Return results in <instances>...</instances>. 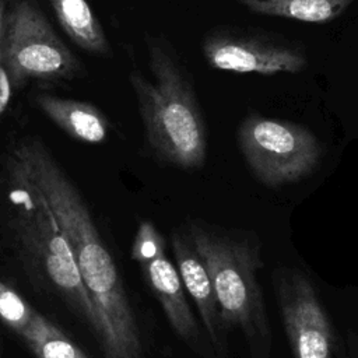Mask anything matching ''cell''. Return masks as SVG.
Returning a JSON list of instances; mask_svg holds the SVG:
<instances>
[{
  "mask_svg": "<svg viewBox=\"0 0 358 358\" xmlns=\"http://www.w3.org/2000/svg\"><path fill=\"white\" fill-rule=\"evenodd\" d=\"M13 162L42 194L71 248L95 312L103 358H144L140 326L117 266L78 190L36 141L22 143Z\"/></svg>",
  "mask_w": 358,
  "mask_h": 358,
  "instance_id": "cell-1",
  "label": "cell"
},
{
  "mask_svg": "<svg viewBox=\"0 0 358 358\" xmlns=\"http://www.w3.org/2000/svg\"><path fill=\"white\" fill-rule=\"evenodd\" d=\"M182 227L206 264L227 330L242 333L252 358H270L273 336L257 278L264 266L259 238L197 218Z\"/></svg>",
  "mask_w": 358,
  "mask_h": 358,
  "instance_id": "cell-2",
  "label": "cell"
},
{
  "mask_svg": "<svg viewBox=\"0 0 358 358\" xmlns=\"http://www.w3.org/2000/svg\"><path fill=\"white\" fill-rule=\"evenodd\" d=\"M152 80L130 74L147 143L164 162L183 169L203 166L207 127L183 64L158 39H148Z\"/></svg>",
  "mask_w": 358,
  "mask_h": 358,
  "instance_id": "cell-3",
  "label": "cell"
},
{
  "mask_svg": "<svg viewBox=\"0 0 358 358\" xmlns=\"http://www.w3.org/2000/svg\"><path fill=\"white\" fill-rule=\"evenodd\" d=\"M238 144L252 173L268 187L309 176L323 155L320 141L309 129L256 113L241 123Z\"/></svg>",
  "mask_w": 358,
  "mask_h": 358,
  "instance_id": "cell-4",
  "label": "cell"
},
{
  "mask_svg": "<svg viewBox=\"0 0 358 358\" xmlns=\"http://www.w3.org/2000/svg\"><path fill=\"white\" fill-rule=\"evenodd\" d=\"M13 200L17 207V228L21 238L42 259L45 270L56 287L96 331L95 312L81 281L74 255L59 228L49 206L35 186L11 161Z\"/></svg>",
  "mask_w": 358,
  "mask_h": 358,
  "instance_id": "cell-5",
  "label": "cell"
},
{
  "mask_svg": "<svg viewBox=\"0 0 358 358\" xmlns=\"http://www.w3.org/2000/svg\"><path fill=\"white\" fill-rule=\"evenodd\" d=\"M3 67L18 87L31 78H70L78 63L43 14L21 0L4 17Z\"/></svg>",
  "mask_w": 358,
  "mask_h": 358,
  "instance_id": "cell-6",
  "label": "cell"
},
{
  "mask_svg": "<svg viewBox=\"0 0 358 358\" xmlns=\"http://www.w3.org/2000/svg\"><path fill=\"white\" fill-rule=\"evenodd\" d=\"M131 256L138 262L144 278L176 337L200 358H217L192 309L178 268L166 256L165 238L152 222L143 221L138 225Z\"/></svg>",
  "mask_w": 358,
  "mask_h": 358,
  "instance_id": "cell-7",
  "label": "cell"
},
{
  "mask_svg": "<svg viewBox=\"0 0 358 358\" xmlns=\"http://www.w3.org/2000/svg\"><path fill=\"white\" fill-rule=\"evenodd\" d=\"M271 277L292 358H334V327L313 281L292 266L277 267Z\"/></svg>",
  "mask_w": 358,
  "mask_h": 358,
  "instance_id": "cell-8",
  "label": "cell"
},
{
  "mask_svg": "<svg viewBox=\"0 0 358 358\" xmlns=\"http://www.w3.org/2000/svg\"><path fill=\"white\" fill-rule=\"evenodd\" d=\"M201 50L213 69L239 74H292L308 63L298 42L239 27L211 29L201 42Z\"/></svg>",
  "mask_w": 358,
  "mask_h": 358,
  "instance_id": "cell-9",
  "label": "cell"
},
{
  "mask_svg": "<svg viewBox=\"0 0 358 358\" xmlns=\"http://www.w3.org/2000/svg\"><path fill=\"white\" fill-rule=\"evenodd\" d=\"M171 248L185 291L196 306L200 323L215 351L217 358H231L228 345L229 331L222 322L211 278L204 262L196 252L183 227L172 231Z\"/></svg>",
  "mask_w": 358,
  "mask_h": 358,
  "instance_id": "cell-10",
  "label": "cell"
},
{
  "mask_svg": "<svg viewBox=\"0 0 358 358\" xmlns=\"http://www.w3.org/2000/svg\"><path fill=\"white\" fill-rule=\"evenodd\" d=\"M36 103L52 122L76 140L99 144L108 137V122L92 103L50 94H39Z\"/></svg>",
  "mask_w": 358,
  "mask_h": 358,
  "instance_id": "cell-11",
  "label": "cell"
},
{
  "mask_svg": "<svg viewBox=\"0 0 358 358\" xmlns=\"http://www.w3.org/2000/svg\"><path fill=\"white\" fill-rule=\"evenodd\" d=\"M50 4L60 27L76 45L90 53H108L106 35L87 0H50Z\"/></svg>",
  "mask_w": 358,
  "mask_h": 358,
  "instance_id": "cell-12",
  "label": "cell"
},
{
  "mask_svg": "<svg viewBox=\"0 0 358 358\" xmlns=\"http://www.w3.org/2000/svg\"><path fill=\"white\" fill-rule=\"evenodd\" d=\"M248 10L302 22H329L340 17L355 0H238Z\"/></svg>",
  "mask_w": 358,
  "mask_h": 358,
  "instance_id": "cell-13",
  "label": "cell"
},
{
  "mask_svg": "<svg viewBox=\"0 0 358 358\" xmlns=\"http://www.w3.org/2000/svg\"><path fill=\"white\" fill-rule=\"evenodd\" d=\"M35 312L13 288L0 282V319L17 334L25 329Z\"/></svg>",
  "mask_w": 358,
  "mask_h": 358,
  "instance_id": "cell-14",
  "label": "cell"
},
{
  "mask_svg": "<svg viewBox=\"0 0 358 358\" xmlns=\"http://www.w3.org/2000/svg\"><path fill=\"white\" fill-rule=\"evenodd\" d=\"M34 354L38 358H90L60 329L46 338Z\"/></svg>",
  "mask_w": 358,
  "mask_h": 358,
  "instance_id": "cell-15",
  "label": "cell"
},
{
  "mask_svg": "<svg viewBox=\"0 0 358 358\" xmlns=\"http://www.w3.org/2000/svg\"><path fill=\"white\" fill-rule=\"evenodd\" d=\"M11 81L4 70V67L0 71V115L4 112V109L8 105V101L11 98Z\"/></svg>",
  "mask_w": 358,
  "mask_h": 358,
  "instance_id": "cell-16",
  "label": "cell"
},
{
  "mask_svg": "<svg viewBox=\"0 0 358 358\" xmlns=\"http://www.w3.org/2000/svg\"><path fill=\"white\" fill-rule=\"evenodd\" d=\"M343 358H358V327L350 330L345 340Z\"/></svg>",
  "mask_w": 358,
  "mask_h": 358,
  "instance_id": "cell-17",
  "label": "cell"
},
{
  "mask_svg": "<svg viewBox=\"0 0 358 358\" xmlns=\"http://www.w3.org/2000/svg\"><path fill=\"white\" fill-rule=\"evenodd\" d=\"M4 17H6V6L3 0H0V71L3 69V29H4Z\"/></svg>",
  "mask_w": 358,
  "mask_h": 358,
  "instance_id": "cell-18",
  "label": "cell"
}]
</instances>
